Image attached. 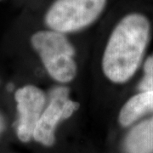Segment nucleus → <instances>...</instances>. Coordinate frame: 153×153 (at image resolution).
Segmentation results:
<instances>
[{
    "label": "nucleus",
    "mask_w": 153,
    "mask_h": 153,
    "mask_svg": "<svg viewBox=\"0 0 153 153\" xmlns=\"http://www.w3.org/2000/svg\"><path fill=\"white\" fill-rule=\"evenodd\" d=\"M151 23L141 13H130L116 24L106 41L101 71L114 84L129 81L140 66L148 45Z\"/></svg>",
    "instance_id": "obj_1"
},
{
    "label": "nucleus",
    "mask_w": 153,
    "mask_h": 153,
    "mask_svg": "<svg viewBox=\"0 0 153 153\" xmlns=\"http://www.w3.org/2000/svg\"><path fill=\"white\" fill-rule=\"evenodd\" d=\"M29 44L54 81L66 84L76 78V51L66 34L49 28L38 30L30 36Z\"/></svg>",
    "instance_id": "obj_2"
},
{
    "label": "nucleus",
    "mask_w": 153,
    "mask_h": 153,
    "mask_svg": "<svg viewBox=\"0 0 153 153\" xmlns=\"http://www.w3.org/2000/svg\"><path fill=\"white\" fill-rule=\"evenodd\" d=\"M106 5L107 0H55L45 12L44 24L64 34L78 33L93 25Z\"/></svg>",
    "instance_id": "obj_3"
},
{
    "label": "nucleus",
    "mask_w": 153,
    "mask_h": 153,
    "mask_svg": "<svg viewBox=\"0 0 153 153\" xmlns=\"http://www.w3.org/2000/svg\"><path fill=\"white\" fill-rule=\"evenodd\" d=\"M6 88L8 92H12L16 111L14 125L17 138L23 143L29 142L46 106V94L41 88L33 83H24L18 87L9 83Z\"/></svg>",
    "instance_id": "obj_4"
},
{
    "label": "nucleus",
    "mask_w": 153,
    "mask_h": 153,
    "mask_svg": "<svg viewBox=\"0 0 153 153\" xmlns=\"http://www.w3.org/2000/svg\"><path fill=\"white\" fill-rule=\"evenodd\" d=\"M78 108L79 103L69 98V90L66 88H55L35 127L33 139L46 146H53L57 125L71 117Z\"/></svg>",
    "instance_id": "obj_5"
},
{
    "label": "nucleus",
    "mask_w": 153,
    "mask_h": 153,
    "mask_svg": "<svg viewBox=\"0 0 153 153\" xmlns=\"http://www.w3.org/2000/svg\"><path fill=\"white\" fill-rule=\"evenodd\" d=\"M152 111H153V90H142L128 99L123 105L118 121L121 125L126 127Z\"/></svg>",
    "instance_id": "obj_6"
},
{
    "label": "nucleus",
    "mask_w": 153,
    "mask_h": 153,
    "mask_svg": "<svg viewBox=\"0 0 153 153\" xmlns=\"http://www.w3.org/2000/svg\"><path fill=\"white\" fill-rule=\"evenodd\" d=\"M128 153H151L153 152V117L135 126L125 140Z\"/></svg>",
    "instance_id": "obj_7"
},
{
    "label": "nucleus",
    "mask_w": 153,
    "mask_h": 153,
    "mask_svg": "<svg viewBox=\"0 0 153 153\" xmlns=\"http://www.w3.org/2000/svg\"><path fill=\"white\" fill-rule=\"evenodd\" d=\"M145 75L139 85L142 90H153V55L148 58L144 65Z\"/></svg>",
    "instance_id": "obj_8"
},
{
    "label": "nucleus",
    "mask_w": 153,
    "mask_h": 153,
    "mask_svg": "<svg viewBox=\"0 0 153 153\" xmlns=\"http://www.w3.org/2000/svg\"><path fill=\"white\" fill-rule=\"evenodd\" d=\"M7 128V120L5 113L4 111L0 109V138L5 133Z\"/></svg>",
    "instance_id": "obj_9"
},
{
    "label": "nucleus",
    "mask_w": 153,
    "mask_h": 153,
    "mask_svg": "<svg viewBox=\"0 0 153 153\" xmlns=\"http://www.w3.org/2000/svg\"><path fill=\"white\" fill-rule=\"evenodd\" d=\"M1 1H3V0H0V2H1Z\"/></svg>",
    "instance_id": "obj_10"
}]
</instances>
